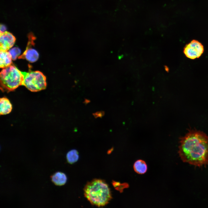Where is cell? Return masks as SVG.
Returning <instances> with one entry per match:
<instances>
[{"label":"cell","instance_id":"6da1fadb","mask_svg":"<svg viewBox=\"0 0 208 208\" xmlns=\"http://www.w3.org/2000/svg\"><path fill=\"white\" fill-rule=\"evenodd\" d=\"M180 139L178 152L183 162L198 167L208 165V135L199 130H189Z\"/></svg>","mask_w":208,"mask_h":208},{"label":"cell","instance_id":"7a4b0ae2","mask_svg":"<svg viewBox=\"0 0 208 208\" xmlns=\"http://www.w3.org/2000/svg\"><path fill=\"white\" fill-rule=\"evenodd\" d=\"M84 192L85 196L90 203L98 207L106 205L112 198L108 185L101 179H94L87 183Z\"/></svg>","mask_w":208,"mask_h":208},{"label":"cell","instance_id":"3957f363","mask_svg":"<svg viewBox=\"0 0 208 208\" xmlns=\"http://www.w3.org/2000/svg\"><path fill=\"white\" fill-rule=\"evenodd\" d=\"M24 78L23 72L14 65L3 68L0 74L1 89L7 92L14 91L22 85Z\"/></svg>","mask_w":208,"mask_h":208},{"label":"cell","instance_id":"277c9868","mask_svg":"<svg viewBox=\"0 0 208 208\" xmlns=\"http://www.w3.org/2000/svg\"><path fill=\"white\" fill-rule=\"evenodd\" d=\"M24 78L22 85L33 92L45 89L47 86L45 76L39 71L23 72Z\"/></svg>","mask_w":208,"mask_h":208},{"label":"cell","instance_id":"5b68a950","mask_svg":"<svg viewBox=\"0 0 208 208\" xmlns=\"http://www.w3.org/2000/svg\"><path fill=\"white\" fill-rule=\"evenodd\" d=\"M202 44L196 40H193L186 44L183 49V52L188 58L192 60L199 58L204 51Z\"/></svg>","mask_w":208,"mask_h":208},{"label":"cell","instance_id":"8992f818","mask_svg":"<svg viewBox=\"0 0 208 208\" xmlns=\"http://www.w3.org/2000/svg\"><path fill=\"white\" fill-rule=\"evenodd\" d=\"M28 37L29 40L26 49L18 58L19 59H25L29 62L33 63L37 60L39 55L36 50L31 47V46L34 44V40H35V37L31 33L29 34Z\"/></svg>","mask_w":208,"mask_h":208},{"label":"cell","instance_id":"52a82bcc","mask_svg":"<svg viewBox=\"0 0 208 208\" xmlns=\"http://www.w3.org/2000/svg\"><path fill=\"white\" fill-rule=\"evenodd\" d=\"M16 40L14 36L10 32L6 31L0 33V51H8L14 45Z\"/></svg>","mask_w":208,"mask_h":208},{"label":"cell","instance_id":"ba28073f","mask_svg":"<svg viewBox=\"0 0 208 208\" xmlns=\"http://www.w3.org/2000/svg\"><path fill=\"white\" fill-rule=\"evenodd\" d=\"M12 57L8 51H0V67L3 68L12 64Z\"/></svg>","mask_w":208,"mask_h":208},{"label":"cell","instance_id":"9c48e42d","mask_svg":"<svg viewBox=\"0 0 208 208\" xmlns=\"http://www.w3.org/2000/svg\"><path fill=\"white\" fill-rule=\"evenodd\" d=\"M1 115H6L10 113L12 111V105L9 99L4 97L0 99Z\"/></svg>","mask_w":208,"mask_h":208},{"label":"cell","instance_id":"30bf717a","mask_svg":"<svg viewBox=\"0 0 208 208\" xmlns=\"http://www.w3.org/2000/svg\"><path fill=\"white\" fill-rule=\"evenodd\" d=\"M51 181L57 185L61 186L64 185L66 182L67 178L63 172H56L51 177Z\"/></svg>","mask_w":208,"mask_h":208},{"label":"cell","instance_id":"8fae6325","mask_svg":"<svg viewBox=\"0 0 208 208\" xmlns=\"http://www.w3.org/2000/svg\"><path fill=\"white\" fill-rule=\"evenodd\" d=\"M133 168L134 171L139 174H144L147 170L146 163L144 160L141 159L137 160L135 162Z\"/></svg>","mask_w":208,"mask_h":208},{"label":"cell","instance_id":"7c38bea8","mask_svg":"<svg viewBox=\"0 0 208 208\" xmlns=\"http://www.w3.org/2000/svg\"><path fill=\"white\" fill-rule=\"evenodd\" d=\"M66 157L68 162L70 164H73L77 161L79 159L78 153L76 150H71L67 153Z\"/></svg>","mask_w":208,"mask_h":208},{"label":"cell","instance_id":"4fadbf2b","mask_svg":"<svg viewBox=\"0 0 208 208\" xmlns=\"http://www.w3.org/2000/svg\"><path fill=\"white\" fill-rule=\"evenodd\" d=\"M9 52L11 55L12 60H15L21 53L20 49L17 47H14L11 49Z\"/></svg>","mask_w":208,"mask_h":208},{"label":"cell","instance_id":"5bb4252c","mask_svg":"<svg viewBox=\"0 0 208 208\" xmlns=\"http://www.w3.org/2000/svg\"><path fill=\"white\" fill-rule=\"evenodd\" d=\"M121 187L119 189V190L120 192H122V190L124 188H127L129 187V185L128 183H124L121 185Z\"/></svg>","mask_w":208,"mask_h":208},{"label":"cell","instance_id":"9a60e30c","mask_svg":"<svg viewBox=\"0 0 208 208\" xmlns=\"http://www.w3.org/2000/svg\"><path fill=\"white\" fill-rule=\"evenodd\" d=\"M6 27L5 26L1 24L0 25V33H2L6 31Z\"/></svg>","mask_w":208,"mask_h":208},{"label":"cell","instance_id":"2e32d148","mask_svg":"<svg viewBox=\"0 0 208 208\" xmlns=\"http://www.w3.org/2000/svg\"><path fill=\"white\" fill-rule=\"evenodd\" d=\"M164 68L165 70L167 72H168L169 71V69L168 67L166 66L165 65L164 66Z\"/></svg>","mask_w":208,"mask_h":208}]
</instances>
